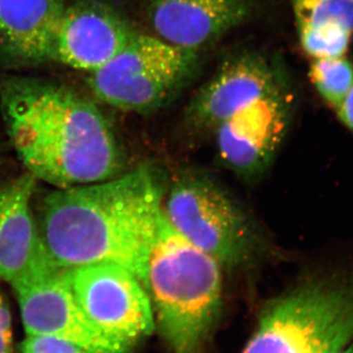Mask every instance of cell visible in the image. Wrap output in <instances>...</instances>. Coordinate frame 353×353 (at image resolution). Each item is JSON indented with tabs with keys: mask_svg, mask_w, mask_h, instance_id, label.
I'll return each mask as SVG.
<instances>
[{
	"mask_svg": "<svg viewBox=\"0 0 353 353\" xmlns=\"http://www.w3.org/2000/svg\"><path fill=\"white\" fill-rule=\"evenodd\" d=\"M165 190L163 174L150 165L55 190L44 201L41 233L51 259L62 268L117 264L145 287Z\"/></svg>",
	"mask_w": 353,
	"mask_h": 353,
	"instance_id": "6da1fadb",
	"label": "cell"
},
{
	"mask_svg": "<svg viewBox=\"0 0 353 353\" xmlns=\"http://www.w3.org/2000/svg\"><path fill=\"white\" fill-rule=\"evenodd\" d=\"M65 276L88 319L110 340L134 352L152 333V301L132 272L101 262L65 268Z\"/></svg>",
	"mask_w": 353,
	"mask_h": 353,
	"instance_id": "52a82bcc",
	"label": "cell"
},
{
	"mask_svg": "<svg viewBox=\"0 0 353 353\" xmlns=\"http://www.w3.org/2000/svg\"><path fill=\"white\" fill-rule=\"evenodd\" d=\"M21 353H90L85 348L61 339L48 336H27Z\"/></svg>",
	"mask_w": 353,
	"mask_h": 353,
	"instance_id": "e0dca14e",
	"label": "cell"
},
{
	"mask_svg": "<svg viewBox=\"0 0 353 353\" xmlns=\"http://www.w3.org/2000/svg\"><path fill=\"white\" fill-rule=\"evenodd\" d=\"M287 85L282 71L264 55H234L190 101L187 119L196 131H214L234 114Z\"/></svg>",
	"mask_w": 353,
	"mask_h": 353,
	"instance_id": "30bf717a",
	"label": "cell"
},
{
	"mask_svg": "<svg viewBox=\"0 0 353 353\" xmlns=\"http://www.w3.org/2000/svg\"><path fill=\"white\" fill-rule=\"evenodd\" d=\"M34 185L31 173L0 185V281L9 284L55 263L32 218Z\"/></svg>",
	"mask_w": 353,
	"mask_h": 353,
	"instance_id": "4fadbf2b",
	"label": "cell"
},
{
	"mask_svg": "<svg viewBox=\"0 0 353 353\" xmlns=\"http://www.w3.org/2000/svg\"><path fill=\"white\" fill-rule=\"evenodd\" d=\"M336 111L341 122L353 131V87Z\"/></svg>",
	"mask_w": 353,
	"mask_h": 353,
	"instance_id": "d6986e66",
	"label": "cell"
},
{
	"mask_svg": "<svg viewBox=\"0 0 353 353\" xmlns=\"http://www.w3.org/2000/svg\"><path fill=\"white\" fill-rule=\"evenodd\" d=\"M334 353H353V340Z\"/></svg>",
	"mask_w": 353,
	"mask_h": 353,
	"instance_id": "ffe728a7",
	"label": "cell"
},
{
	"mask_svg": "<svg viewBox=\"0 0 353 353\" xmlns=\"http://www.w3.org/2000/svg\"><path fill=\"white\" fill-rule=\"evenodd\" d=\"M162 210L174 229L224 269L259 259L265 241L256 222L212 176L179 173L165 190Z\"/></svg>",
	"mask_w": 353,
	"mask_h": 353,
	"instance_id": "277c9868",
	"label": "cell"
},
{
	"mask_svg": "<svg viewBox=\"0 0 353 353\" xmlns=\"http://www.w3.org/2000/svg\"><path fill=\"white\" fill-rule=\"evenodd\" d=\"M292 106V94L287 85L218 125L213 132L221 164L243 180L259 179L282 145Z\"/></svg>",
	"mask_w": 353,
	"mask_h": 353,
	"instance_id": "9c48e42d",
	"label": "cell"
},
{
	"mask_svg": "<svg viewBox=\"0 0 353 353\" xmlns=\"http://www.w3.org/2000/svg\"><path fill=\"white\" fill-rule=\"evenodd\" d=\"M309 76L323 99L336 110L353 87V65L343 57L312 59Z\"/></svg>",
	"mask_w": 353,
	"mask_h": 353,
	"instance_id": "2e32d148",
	"label": "cell"
},
{
	"mask_svg": "<svg viewBox=\"0 0 353 353\" xmlns=\"http://www.w3.org/2000/svg\"><path fill=\"white\" fill-rule=\"evenodd\" d=\"M66 0H0V48L20 63L53 60Z\"/></svg>",
	"mask_w": 353,
	"mask_h": 353,
	"instance_id": "5bb4252c",
	"label": "cell"
},
{
	"mask_svg": "<svg viewBox=\"0 0 353 353\" xmlns=\"http://www.w3.org/2000/svg\"><path fill=\"white\" fill-rule=\"evenodd\" d=\"M27 336L61 339L90 353H132L99 331L83 312L57 264L11 283Z\"/></svg>",
	"mask_w": 353,
	"mask_h": 353,
	"instance_id": "ba28073f",
	"label": "cell"
},
{
	"mask_svg": "<svg viewBox=\"0 0 353 353\" xmlns=\"http://www.w3.org/2000/svg\"><path fill=\"white\" fill-rule=\"evenodd\" d=\"M353 340V280H312L275 299L243 353H334Z\"/></svg>",
	"mask_w": 353,
	"mask_h": 353,
	"instance_id": "5b68a950",
	"label": "cell"
},
{
	"mask_svg": "<svg viewBox=\"0 0 353 353\" xmlns=\"http://www.w3.org/2000/svg\"><path fill=\"white\" fill-rule=\"evenodd\" d=\"M0 353H13L12 320L4 296L0 292Z\"/></svg>",
	"mask_w": 353,
	"mask_h": 353,
	"instance_id": "ac0fdd59",
	"label": "cell"
},
{
	"mask_svg": "<svg viewBox=\"0 0 353 353\" xmlns=\"http://www.w3.org/2000/svg\"><path fill=\"white\" fill-rule=\"evenodd\" d=\"M137 32L127 18L108 4L78 0L66 7L53 60L94 72L115 57Z\"/></svg>",
	"mask_w": 353,
	"mask_h": 353,
	"instance_id": "8fae6325",
	"label": "cell"
},
{
	"mask_svg": "<svg viewBox=\"0 0 353 353\" xmlns=\"http://www.w3.org/2000/svg\"><path fill=\"white\" fill-rule=\"evenodd\" d=\"M150 27L158 39L183 50L199 51L250 16V0H145Z\"/></svg>",
	"mask_w": 353,
	"mask_h": 353,
	"instance_id": "7c38bea8",
	"label": "cell"
},
{
	"mask_svg": "<svg viewBox=\"0 0 353 353\" xmlns=\"http://www.w3.org/2000/svg\"><path fill=\"white\" fill-rule=\"evenodd\" d=\"M222 267L181 236L162 210L145 289L172 353H201L222 305Z\"/></svg>",
	"mask_w": 353,
	"mask_h": 353,
	"instance_id": "3957f363",
	"label": "cell"
},
{
	"mask_svg": "<svg viewBox=\"0 0 353 353\" xmlns=\"http://www.w3.org/2000/svg\"><path fill=\"white\" fill-rule=\"evenodd\" d=\"M297 32L345 31L353 34V0H290Z\"/></svg>",
	"mask_w": 353,
	"mask_h": 353,
	"instance_id": "9a60e30c",
	"label": "cell"
},
{
	"mask_svg": "<svg viewBox=\"0 0 353 353\" xmlns=\"http://www.w3.org/2000/svg\"><path fill=\"white\" fill-rule=\"evenodd\" d=\"M1 109L16 152L36 179L58 189L119 175L124 157L112 128L92 101L38 79H8Z\"/></svg>",
	"mask_w": 353,
	"mask_h": 353,
	"instance_id": "7a4b0ae2",
	"label": "cell"
},
{
	"mask_svg": "<svg viewBox=\"0 0 353 353\" xmlns=\"http://www.w3.org/2000/svg\"><path fill=\"white\" fill-rule=\"evenodd\" d=\"M199 51L137 32L110 61L90 72L99 101L123 111L152 114L175 99L196 75Z\"/></svg>",
	"mask_w": 353,
	"mask_h": 353,
	"instance_id": "8992f818",
	"label": "cell"
}]
</instances>
